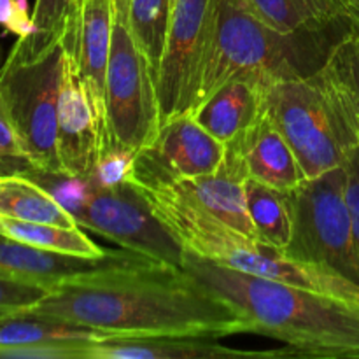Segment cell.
<instances>
[{
  "instance_id": "6da1fadb",
  "label": "cell",
  "mask_w": 359,
  "mask_h": 359,
  "mask_svg": "<svg viewBox=\"0 0 359 359\" xmlns=\"http://www.w3.org/2000/svg\"><path fill=\"white\" fill-rule=\"evenodd\" d=\"M28 312L107 337L224 339L249 333L245 319L191 273L149 258L67 280Z\"/></svg>"
},
{
  "instance_id": "7a4b0ae2",
  "label": "cell",
  "mask_w": 359,
  "mask_h": 359,
  "mask_svg": "<svg viewBox=\"0 0 359 359\" xmlns=\"http://www.w3.org/2000/svg\"><path fill=\"white\" fill-rule=\"evenodd\" d=\"M182 269L231 305L249 333L286 344L297 358H359V300L238 272L189 251Z\"/></svg>"
},
{
  "instance_id": "3957f363",
  "label": "cell",
  "mask_w": 359,
  "mask_h": 359,
  "mask_svg": "<svg viewBox=\"0 0 359 359\" xmlns=\"http://www.w3.org/2000/svg\"><path fill=\"white\" fill-rule=\"evenodd\" d=\"M158 219L186 251L203 259L277 283L359 300V286L326 269L290 258L284 251L242 233L165 184H133Z\"/></svg>"
},
{
  "instance_id": "277c9868",
  "label": "cell",
  "mask_w": 359,
  "mask_h": 359,
  "mask_svg": "<svg viewBox=\"0 0 359 359\" xmlns=\"http://www.w3.org/2000/svg\"><path fill=\"white\" fill-rule=\"evenodd\" d=\"M297 35L300 34H280L269 27L248 0H212L209 49L196 107L231 81H249L265 91L277 81L305 74L298 62Z\"/></svg>"
},
{
  "instance_id": "5b68a950",
  "label": "cell",
  "mask_w": 359,
  "mask_h": 359,
  "mask_svg": "<svg viewBox=\"0 0 359 359\" xmlns=\"http://www.w3.org/2000/svg\"><path fill=\"white\" fill-rule=\"evenodd\" d=\"M63 67L65 48L62 39L41 53H32L21 37L0 67V95L16 126L25 154L34 167L46 170H62L56 130Z\"/></svg>"
},
{
  "instance_id": "8992f818",
  "label": "cell",
  "mask_w": 359,
  "mask_h": 359,
  "mask_svg": "<svg viewBox=\"0 0 359 359\" xmlns=\"http://www.w3.org/2000/svg\"><path fill=\"white\" fill-rule=\"evenodd\" d=\"M263 104L305 179L342 167L351 147L358 146L316 70L270 84Z\"/></svg>"
},
{
  "instance_id": "52a82bcc",
  "label": "cell",
  "mask_w": 359,
  "mask_h": 359,
  "mask_svg": "<svg viewBox=\"0 0 359 359\" xmlns=\"http://www.w3.org/2000/svg\"><path fill=\"white\" fill-rule=\"evenodd\" d=\"M286 193L293 235L284 252L359 286V252L346 198L344 165L319 177L304 179Z\"/></svg>"
},
{
  "instance_id": "ba28073f",
  "label": "cell",
  "mask_w": 359,
  "mask_h": 359,
  "mask_svg": "<svg viewBox=\"0 0 359 359\" xmlns=\"http://www.w3.org/2000/svg\"><path fill=\"white\" fill-rule=\"evenodd\" d=\"M126 11L128 7L114 2V27L105 76V126L107 147L139 153L158 137L160 105L156 77L133 41Z\"/></svg>"
},
{
  "instance_id": "9c48e42d",
  "label": "cell",
  "mask_w": 359,
  "mask_h": 359,
  "mask_svg": "<svg viewBox=\"0 0 359 359\" xmlns=\"http://www.w3.org/2000/svg\"><path fill=\"white\" fill-rule=\"evenodd\" d=\"M76 221L126 251L182 269L186 249L158 219L146 196L132 182L91 189Z\"/></svg>"
},
{
  "instance_id": "30bf717a",
  "label": "cell",
  "mask_w": 359,
  "mask_h": 359,
  "mask_svg": "<svg viewBox=\"0 0 359 359\" xmlns=\"http://www.w3.org/2000/svg\"><path fill=\"white\" fill-rule=\"evenodd\" d=\"M212 0H175L170 32L156 77L160 121L191 114L210 35Z\"/></svg>"
},
{
  "instance_id": "8fae6325",
  "label": "cell",
  "mask_w": 359,
  "mask_h": 359,
  "mask_svg": "<svg viewBox=\"0 0 359 359\" xmlns=\"http://www.w3.org/2000/svg\"><path fill=\"white\" fill-rule=\"evenodd\" d=\"M226 146L210 135L191 114L177 116L160 126L151 146L139 151L128 182H163L210 175L223 163Z\"/></svg>"
},
{
  "instance_id": "7c38bea8",
  "label": "cell",
  "mask_w": 359,
  "mask_h": 359,
  "mask_svg": "<svg viewBox=\"0 0 359 359\" xmlns=\"http://www.w3.org/2000/svg\"><path fill=\"white\" fill-rule=\"evenodd\" d=\"M114 0H72L63 25L62 42L76 67L97 119L100 153L107 147L105 76L111 55Z\"/></svg>"
},
{
  "instance_id": "4fadbf2b",
  "label": "cell",
  "mask_w": 359,
  "mask_h": 359,
  "mask_svg": "<svg viewBox=\"0 0 359 359\" xmlns=\"http://www.w3.org/2000/svg\"><path fill=\"white\" fill-rule=\"evenodd\" d=\"M132 251H109L100 258L65 255L35 248L27 242L0 233V277L35 284V286L55 290L60 284L76 277L109 269L116 265H128L144 259Z\"/></svg>"
},
{
  "instance_id": "5bb4252c",
  "label": "cell",
  "mask_w": 359,
  "mask_h": 359,
  "mask_svg": "<svg viewBox=\"0 0 359 359\" xmlns=\"http://www.w3.org/2000/svg\"><path fill=\"white\" fill-rule=\"evenodd\" d=\"M104 339L97 330L28 311L0 318V358L79 359L84 346Z\"/></svg>"
},
{
  "instance_id": "9a60e30c",
  "label": "cell",
  "mask_w": 359,
  "mask_h": 359,
  "mask_svg": "<svg viewBox=\"0 0 359 359\" xmlns=\"http://www.w3.org/2000/svg\"><path fill=\"white\" fill-rule=\"evenodd\" d=\"M56 149L62 170L81 179L90 177L100 156L97 119L83 81L67 53L58 102Z\"/></svg>"
},
{
  "instance_id": "2e32d148",
  "label": "cell",
  "mask_w": 359,
  "mask_h": 359,
  "mask_svg": "<svg viewBox=\"0 0 359 359\" xmlns=\"http://www.w3.org/2000/svg\"><path fill=\"white\" fill-rule=\"evenodd\" d=\"M297 358L291 349L244 351L198 337H109L81 349L79 359H238Z\"/></svg>"
},
{
  "instance_id": "e0dca14e",
  "label": "cell",
  "mask_w": 359,
  "mask_h": 359,
  "mask_svg": "<svg viewBox=\"0 0 359 359\" xmlns=\"http://www.w3.org/2000/svg\"><path fill=\"white\" fill-rule=\"evenodd\" d=\"M226 146V144H224ZM248 170L231 147L226 146L223 163L214 174L195 179H181L174 182H163L181 196L188 198L200 209L207 210L228 226L256 237L255 226L245 207V179Z\"/></svg>"
},
{
  "instance_id": "ac0fdd59",
  "label": "cell",
  "mask_w": 359,
  "mask_h": 359,
  "mask_svg": "<svg viewBox=\"0 0 359 359\" xmlns=\"http://www.w3.org/2000/svg\"><path fill=\"white\" fill-rule=\"evenodd\" d=\"M226 146L238 154L249 177L279 191H291L305 179L293 149L266 112Z\"/></svg>"
},
{
  "instance_id": "d6986e66",
  "label": "cell",
  "mask_w": 359,
  "mask_h": 359,
  "mask_svg": "<svg viewBox=\"0 0 359 359\" xmlns=\"http://www.w3.org/2000/svg\"><path fill=\"white\" fill-rule=\"evenodd\" d=\"M316 72L359 146V27L356 23L347 20L346 32L330 46Z\"/></svg>"
},
{
  "instance_id": "ffe728a7",
  "label": "cell",
  "mask_w": 359,
  "mask_h": 359,
  "mask_svg": "<svg viewBox=\"0 0 359 359\" xmlns=\"http://www.w3.org/2000/svg\"><path fill=\"white\" fill-rule=\"evenodd\" d=\"M263 93L249 81H231L214 91L193 111V118L223 144L231 142L251 128L265 112Z\"/></svg>"
},
{
  "instance_id": "44dd1931",
  "label": "cell",
  "mask_w": 359,
  "mask_h": 359,
  "mask_svg": "<svg viewBox=\"0 0 359 359\" xmlns=\"http://www.w3.org/2000/svg\"><path fill=\"white\" fill-rule=\"evenodd\" d=\"M0 217L77 228L76 217L55 196L20 174L0 177Z\"/></svg>"
},
{
  "instance_id": "7402d4cb",
  "label": "cell",
  "mask_w": 359,
  "mask_h": 359,
  "mask_svg": "<svg viewBox=\"0 0 359 359\" xmlns=\"http://www.w3.org/2000/svg\"><path fill=\"white\" fill-rule=\"evenodd\" d=\"M249 7L280 34L325 30L346 20L335 0H248Z\"/></svg>"
},
{
  "instance_id": "603a6c76",
  "label": "cell",
  "mask_w": 359,
  "mask_h": 359,
  "mask_svg": "<svg viewBox=\"0 0 359 359\" xmlns=\"http://www.w3.org/2000/svg\"><path fill=\"white\" fill-rule=\"evenodd\" d=\"M245 207L262 242L286 251L293 235V216L286 191L245 179Z\"/></svg>"
},
{
  "instance_id": "cb8c5ba5",
  "label": "cell",
  "mask_w": 359,
  "mask_h": 359,
  "mask_svg": "<svg viewBox=\"0 0 359 359\" xmlns=\"http://www.w3.org/2000/svg\"><path fill=\"white\" fill-rule=\"evenodd\" d=\"M174 14V0H130L128 28L133 41L149 62L154 77L160 72Z\"/></svg>"
},
{
  "instance_id": "d4e9b609",
  "label": "cell",
  "mask_w": 359,
  "mask_h": 359,
  "mask_svg": "<svg viewBox=\"0 0 359 359\" xmlns=\"http://www.w3.org/2000/svg\"><path fill=\"white\" fill-rule=\"evenodd\" d=\"M0 233L16 238V241L27 242L35 248L65 252V255L84 256V258H100L109 252L95 244L86 233H83L81 226L63 228L56 226V224L28 223V221L0 217Z\"/></svg>"
},
{
  "instance_id": "484cf974",
  "label": "cell",
  "mask_w": 359,
  "mask_h": 359,
  "mask_svg": "<svg viewBox=\"0 0 359 359\" xmlns=\"http://www.w3.org/2000/svg\"><path fill=\"white\" fill-rule=\"evenodd\" d=\"M70 2L72 0H35L32 13L34 32L21 37L28 51L41 53L53 42L62 39Z\"/></svg>"
},
{
  "instance_id": "4316f807",
  "label": "cell",
  "mask_w": 359,
  "mask_h": 359,
  "mask_svg": "<svg viewBox=\"0 0 359 359\" xmlns=\"http://www.w3.org/2000/svg\"><path fill=\"white\" fill-rule=\"evenodd\" d=\"M135 156L137 153L123 147H107L100 153L86 181L90 182L91 188H112L128 182Z\"/></svg>"
},
{
  "instance_id": "83f0119b",
  "label": "cell",
  "mask_w": 359,
  "mask_h": 359,
  "mask_svg": "<svg viewBox=\"0 0 359 359\" xmlns=\"http://www.w3.org/2000/svg\"><path fill=\"white\" fill-rule=\"evenodd\" d=\"M51 290L21 280L0 277V318L25 312L42 300Z\"/></svg>"
},
{
  "instance_id": "f1b7e54d",
  "label": "cell",
  "mask_w": 359,
  "mask_h": 359,
  "mask_svg": "<svg viewBox=\"0 0 359 359\" xmlns=\"http://www.w3.org/2000/svg\"><path fill=\"white\" fill-rule=\"evenodd\" d=\"M0 156L16 165L20 168V174L27 170V168L34 167L32 161L27 158V154H25L21 140L18 137L16 126H14L13 119H11V114L7 111L2 95H0Z\"/></svg>"
},
{
  "instance_id": "f546056e",
  "label": "cell",
  "mask_w": 359,
  "mask_h": 359,
  "mask_svg": "<svg viewBox=\"0 0 359 359\" xmlns=\"http://www.w3.org/2000/svg\"><path fill=\"white\" fill-rule=\"evenodd\" d=\"M344 170H346V198L359 252V146H353L349 149L344 161Z\"/></svg>"
},
{
  "instance_id": "4dcf8cb0",
  "label": "cell",
  "mask_w": 359,
  "mask_h": 359,
  "mask_svg": "<svg viewBox=\"0 0 359 359\" xmlns=\"http://www.w3.org/2000/svg\"><path fill=\"white\" fill-rule=\"evenodd\" d=\"M0 23L18 37L30 35L34 32V23L28 14L27 0H0Z\"/></svg>"
},
{
  "instance_id": "1f68e13d",
  "label": "cell",
  "mask_w": 359,
  "mask_h": 359,
  "mask_svg": "<svg viewBox=\"0 0 359 359\" xmlns=\"http://www.w3.org/2000/svg\"><path fill=\"white\" fill-rule=\"evenodd\" d=\"M342 9L344 16L359 27V0H335Z\"/></svg>"
},
{
  "instance_id": "d6a6232c",
  "label": "cell",
  "mask_w": 359,
  "mask_h": 359,
  "mask_svg": "<svg viewBox=\"0 0 359 359\" xmlns=\"http://www.w3.org/2000/svg\"><path fill=\"white\" fill-rule=\"evenodd\" d=\"M14 174H20V168H18L14 163H11V161H7L6 158L0 156V177L14 175Z\"/></svg>"
},
{
  "instance_id": "836d02e7",
  "label": "cell",
  "mask_w": 359,
  "mask_h": 359,
  "mask_svg": "<svg viewBox=\"0 0 359 359\" xmlns=\"http://www.w3.org/2000/svg\"><path fill=\"white\" fill-rule=\"evenodd\" d=\"M114 2H116V4H121V6H126V7H128V2H130V0H114Z\"/></svg>"
},
{
  "instance_id": "e575fe53",
  "label": "cell",
  "mask_w": 359,
  "mask_h": 359,
  "mask_svg": "<svg viewBox=\"0 0 359 359\" xmlns=\"http://www.w3.org/2000/svg\"><path fill=\"white\" fill-rule=\"evenodd\" d=\"M174 6H175V0H174Z\"/></svg>"
}]
</instances>
